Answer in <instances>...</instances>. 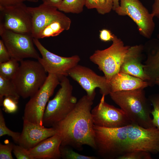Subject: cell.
<instances>
[{
	"instance_id": "19",
	"label": "cell",
	"mask_w": 159,
	"mask_h": 159,
	"mask_svg": "<svg viewBox=\"0 0 159 159\" xmlns=\"http://www.w3.org/2000/svg\"><path fill=\"white\" fill-rule=\"evenodd\" d=\"M71 19L67 16L54 20L46 26L39 33L36 38L38 39L58 36L70 28Z\"/></svg>"
},
{
	"instance_id": "37",
	"label": "cell",
	"mask_w": 159,
	"mask_h": 159,
	"mask_svg": "<svg viewBox=\"0 0 159 159\" xmlns=\"http://www.w3.org/2000/svg\"><path fill=\"white\" fill-rule=\"evenodd\" d=\"M119 1L120 0H113V7L112 10H113L115 11L116 8L120 6Z\"/></svg>"
},
{
	"instance_id": "36",
	"label": "cell",
	"mask_w": 159,
	"mask_h": 159,
	"mask_svg": "<svg viewBox=\"0 0 159 159\" xmlns=\"http://www.w3.org/2000/svg\"><path fill=\"white\" fill-rule=\"evenodd\" d=\"M43 3L56 7H58L63 0H42Z\"/></svg>"
},
{
	"instance_id": "15",
	"label": "cell",
	"mask_w": 159,
	"mask_h": 159,
	"mask_svg": "<svg viewBox=\"0 0 159 159\" xmlns=\"http://www.w3.org/2000/svg\"><path fill=\"white\" fill-rule=\"evenodd\" d=\"M32 19L31 35L36 38L39 32L47 25L66 15L55 7L42 3L38 6L28 7Z\"/></svg>"
},
{
	"instance_id": "38",
	"label": "cell",
	"mask_w": 159,
	"mask_h": 159,
	"mask_svg": "<svg viewBox=\"0 0 159 159\" xmlns=\"http://www.w3.org/2000/svg\"><path fill=\"white\" fill-rule=\"evenodd\" d=\"M155 84L159 86V77L156 79L155 82Z\"/></svg>"
},
{
	"instance_id": "11",
	"label": "cell",
	"mask_w": 159,
	"mask_h": 159,
	"mask_svg": "<svg viewBox=\"0 0 159 159\" xmlns=\"http://www.w3.org/2000/svg\"><path fill=\"white\" fill-rule=\"evenodd\" d=\"M33 41L42 56L37 60L47 72L57 75L60 79L68 76L69 71L80 61V58L78 55L69 57H61L47 49L38 39L33 38Z\"/></svg>"
},
{
	"instance_id": "23",
	"label": "cell",
	"mask_w": 159,
	"mask_h": 159,
	"mask_svg": "<svg viewBox=\"0 0 159 159\" xmlns=\"http://www.w3.org/2000/svg\"><path fill=\"white\" fill-rule=\"evenodd\" d=\"M85 6L89 9H95L99 14L104 15L112 10L113 0H86Z\"/></svg>"
},
{
	"instance_id": "5",
	"label": "cell",
	"mask_w": 159,
	"mask_h": 159,
	"mask_svg": "<svg viewBox=\"0 0 159 159\" xmlns=\"http://www.w3.org/2000/svg\"><path fill=\"white\" fill-rule=\"evenodd\" d=\"M60 88L54 97L49 100L43 117V124L52 127L65 118L73 110L77 102L72 95L73 87L67 77L60 79Z\"/></svg>"
},
{
	"instance_id": "30",
	"label": "cell",
	"mask_w": 159,
	"mask_h": 159,
	"mask_svg": "<svg viewBox=\"0 0 159 159\" xmlns=\"http://www.w3.org/2000/svg\"><path fill=\"white\" fill-rule=\"evenodd\" d=\"M13 152L17 159H33L28 150L19 145H14Z\"/></svg>"
},
{
	"instance_id": "18",
	"label": "cell",
	"mask_w": 159,
	"mask_h": 159,
	"mask_svg": "<svg viewBox=\"0 0 159 159\" xmlns=\"http://www.w3.org/2000/svg\"><path fill=\"white\" fill-rule=\"evenodd\" d=\"M109 83L111 92L144 89L149 86L147 81L120 72L112 77Z\"/></svg>"
},
{
	"instance_id": "25",
	"label": "cell",
	"mask_w": 159,
	"mask_h": 159,
	"mask_svg": "<svg viewBox=\"0 0 159 159\" xmlns=\"http://www.w3.org/2000/svg\"><path fill=\"white\" fill-rule=\"evenodd\" d=\"M69 146L61 145L60 151L61 158L65 159H96L94 156H88L80 154L69 147Z\"/></svg>"
},
{
	"instance_id": "29",
	"label": "cell",
	"mask_w": 159,
	"mask_h": 159,
	"mask_svg": "<svg viewBox=\"0 0 159 159\" xmlns=\"http://www.w3.org/2000/svg\"><path fill=\"white\" fill-rule=\"evenodd\" d=\"M151 154L145 151H136L124 155L118 159H151Z\"/></svg>"
},
{
	"instance_id": "32",
	"label": "cell",
	"mask_w": 159,
	"mask_h": 159,
	"mask_svg": "<svg viewBox=\"0 0 159 159\" xmlns=\"http://www.w3.org/2000/svg\"><path fill=\"white\" fill-rule=\"evenodd\" d=\"M11 57L2 40L0 39V63L9 60Z\"/></svg>"
},
{
	"instance_id": "8",
	"label": "cell",
	"mask_w": 159,
	"mask_h": 159,
	"mask_svg": "<svg viewBox=\"0 0 159 159\" xmlns=\"http://www.w3.org/2000/svg\"><path fill=\"white\" fill-rule=\"evenodd\" d=\"M1 39L11 58L19 62L26 58L38 59L40 56L34 47L31 34L20 33L0 27Z\"/></svg>"
},
{
	"instance_id": "39",
	"label": "cell",
	"mask_w": 159,
	"mask_h": 159,
	"mask_svg": "<svg viewBox=\"0 0 159 159\" xmlns=\"http://www.w3.org/2000/svg\"></svg>"
},
{
	"instance_id": "12",
	"label": "cell",
	"mask_w": 159,
	"mask_h": 159,
	"mask_svg": "<svg viewBox=\"0 0 159 159\" xmlns=\"http://www.w3.org/2000/svg\"><path fill=\"white\" fill-rule=\"evenodd\" d=\"M68 76L77 82L91 98L94 99L97 88H99L102 95L105 96L111 92L110 83L105 77L97 74L88 67L78 64L69 71Z\"/></svg>"
},
{
	"instance_id": "2",
	"label": "cell",
	"mask_w": 159,
	"mask_h": 159,
	"mask_svg": "<svg viewBox=\"0 0 159 159\" xmlns=\"http://www.w3.org/2000/svg\"><path fill=\"white\" fill-rule=\"evenodd\" d=\"M94 99L87 95L78 101L72 111L52 127L62 137L61 145L81 150L84 145L96 149L91 111Z\"/></svg>"
},
{
	"instance_id": "13",
	"label": "cell",
	"mask_w": 159,
	"mask_h": 159,
	"mask_svg": "<svg viewBox=\"0 0 159 159\" xmlns=\"http://www.w3.org/2000/svg\"><path fill=\"white\" fill-rule=\"evenodd\" d=\"M102 95L99 104L91 110L93 124L97 126L116 128L133 123L120 108L110 105Z\"/></svg>"
},
{
	"instance_id": "22",
	"label": "cell",
	"mask_w": 159,
	"mask_h": 159,
	"mask_svg": "<svg viewBox=\"0 0 159 159\" xmlns=\"http://www.w3.org/2000/svg\"><path fill=\"white\" fill-rule=\"evenodd\" d=\"M11 96L19 99L20 96L11 80L0 76V105L1 106L4 97Z\"/></svg>"
},
{
	"instance_id": "28",
	"label": "cell",
	"mask_w": 159,
	"mask_h": 159,
	"mask_svg": "<svg viewBox=\"0 0 159 159\" xmlns=\"http://www.w3.org/2000/svg\"><path fill=\"white\" fill-rule=\"evenodd\" d=\"M19 99L11 96L4 97L1 105L3 110L8 113H15L18 109Z\"/></svg>"
},
{
	"instance_id": "10",
	"label": "cell",
	"mask_w": 159,
	"mask_h": 159,
	"mask_svg": "<svg viewBox=\"0 0 159 159\" xmlns=\"http://www.w3.org/2000/svg\"><path fill=\"white\" fill-rule=\"evenodd\" d=\"M32 27L31 16L24 3L0 6V27L31 34Z\"/></svg>"
},
{
	"instance_id": "21",
	"label": "cell",
	"mask_w": 159,
	"mask_h": 159,
	"mask_svg": "<svg viewBox=\"0 0 159 159\" xmlns=\"http://www.w3.org/2000/svg\"><path fill=\"white\" fill-rule=\"evenodd\" d=\"M86 0H63L57 8L66 13L79 14L83 11Z\"/></svg>"
},
{
	"instance_id": "24",
	"label": "cell",
	"mask_w": 159,
	"mask_h": 159,
	"mask_svg": "<svg viewBox=\"0 0 159 159\" xmlns=\"http://www.w3.org/2000/svg\"><path fill=\"white\" fill-rule=\"evenodd\" d=\"M19 66V62L11 58L9 61L0 63V76L11 80L16 73Z\"/></svg>"
},
{
	"instance_id": "27",
	"label": "cell",
	"mask_w": 159,
	"mask_h": 159,
	"mask_svg": "<svg viewBox=\"0 0 159 159\" xmlns=\"http://www.w3.org/2000/svg\"><path fill=\"white\" fill-rule=\"evenodd\" d=\"M149 100L153 107L151 112L153 116L152 123L155 127L159 129V94L151 95Z\"/></svg>"
},
{
	"instance_id": "34",
	"label": "cell",
	"mask_w": 159,
	"mask_h": 159,
	"mask_svg": "<svg viewBox=\"0 0 159 159\" xmlns=\"http://www.w3.org/2000/svg\"><path fill=\"white\" fill-rule=\"evenodd\" d=\"M114 35L110 30L103 29L100 31L99 38L103 42H108L112 40Z\"/></svg>"
},
{
	"instance_id": "6",
	"label": "cell",
	"mask_w": 159,
	"mask_h": 159,
	"mask_svg": "<svg viewBox=\"0 0 159 159\" xmlns=\"http://www.w3.org/2000/svg\"><path fill=\"white\" fill-rule=\"evenodd\" d=\"M112 43L108 48L97 50L90 57L104 73L108 82L120 71L125 56L130 46L125 45L123 41L114 34Z\"/></svg>"
},
{
	"instance_id": "31",
	"label": "cell",
	"mask_w": 159,
	"mask_h": 159,
	"mask_svg": "<svg viewBox=\"0 0 159 159\" xmlns=\"http://www.w3.org/2000/svg\"><path fill=\"white\" fill-rule=\"evenodd\" d=\"M14 144L11 143L6 145L0 144V159H13L12 155Z\"/></svg>"
},
{
	"instance_id": "1",
	"label": "cell",
	"mask_w": 159,
	"mask_h": 159,
	"mask_svg": "<svg viewBox=\"0 0 159 159\" xmlns=\"http://www.w3.org/2000/svg\"><path fill=\"white\" fill-rule=\"evenodd\" d=\"M96 150L105 159H117L128 153L144 151L159 153V129L132 123L121 127L106 128L94 125Z\"/></svg>"
},
{
	"instance_id": "14",
	"label": "cell",
	"mask_w": 159,
	"mask_h": 159,
	"mask_svg": "<svg viewBox=\"0 0 159 159\" xmlns=\"http://www.w3.org/2000/svg\"><path fill=\"white\" fill-rule=\"evenodd\" d=\"M57 134V130L53 127H45L44 125L23 120L18 144L29 150L42 141Z\"/></svg>"
},
{
	"instance_id": "16",
	"label": "cell",
	"mask_w": 159,
	"mask_h": 159,
	"mask_svg": "<svg viewBox=\"0 0 159 159\" xmlns=\"http://www.w3.org/2000/svg\"><path fill=\"white\" fill-rule=\"evenodd\" d=\"M143 46L141 45L130 46L121 66L120 71L147 82L149 78L145 73V65L141 62Z\"/></svg>"
},
{
	"instance_id": "20",
	"label": "cell",
	"mask_w": 159,
	"mask_h": 159,
	"mask_svg": "<svg viewBox=\"0 0 159 159\" xmlns=\"http://www.w3.org/2000/svg\"><path fill=\"white\" fill-rule=\"evenodd\" d=\"M144 70L150 79L149 86H154L156 79L159 77V48L153 50L148 55Z\"/></svg>"
},
{
	"instance_id": "26",
	"label": "cell",
	"mask_w": 159,
	"mask_h": 159,
	"mask_svg": "<svg viewBox=\"0 0 159 159\" xmlns=\"http://www.w3.org/2000/svg\"><path fill=\"white\" fill-rule=\"evenodd\" d=\"M7 135L11 137L14 141L18 144L21 133L13 131L6 126L1 109H0V137Z\"/></svg>"
},
{
	"instance_id": "3",
	"label": "cell",
	"mask_w": 159,
	"mask_h": 159,
	"mask_svg": "<svg viewBox=\"0 0 159 159\" xmlns=\"http://www.w3.org/2000/svg\"><path fill=\"white\" fill-rule=\"evenodd\" d=\"M109 95L133 123L146 128L155 127L150 116L151 106L143 89L117 91Z\"/></svg>"
},
{
	"instance_id": "33",
	"label": "cell",
	"mask_w": 159,
	"mask_h": 159,
	"mask_svg": "<svg viewBox=\"0 0 159 159\" xmlns=\"http://www.w3.org/2000/svg\"><path fill=\"white\" fill-rule=\"evenodd\" d=\"M25 1L36 3L38 0H0V6H6L14 5Z\"/></svg>"
},
{
	"instance_id": "7",
	"label": "cell",
	"mask_w": 159,
	"mask_h": 159,
	"mask_svg": "<svg viewBox=\"0 0 159 159\" xmlns=\"http://www.w3.org/2000/svg\"><path fill=\"white\" fill-rule=\"evenodd\" d=\"M59 77L48 74L43 85L31 98L25 105L23 119L40 125H44L43 117L50 97L60 84Z\"/></svg>"
},
{
	"instance_id": "9",
	"label": "cell",
	"mask_w": 159,
	"mask_h": 159,
	"mask_svg": "<svg viewBox=\"0 0 159 159\" xmlns=\"http://www.w3.org/2000/svg\"><path fill=\"white\" fill-rule=\"evenodd\" d=\"M120 6L115 11L120 16H127L135 23L140 34L150 38L153 32L155 24L153 14L139 0H120Z\"/></svg>"
},
{
	"instance_id": "35",
	"label": "cell",
	"mask_w": 159,
	"mask_h": 159,
	"mask_svg": "<svg viewBox=\"0 0 159 159\" xmlns=\"http://www.w3.org/2000/svg\"><path fill=\"white\" fill-rule=\"evenodd\" d=\"M154 17L159 19V0H154L152 6L151 13Z\"/></svg>"
},
{
	"instance_id": "17",
	"label": "cell",
	"mask_w": 159,
	"mask_h": 159,
	"mask_svg": "<svg viewBox=\"0 0 159 159\" xmlns=\"http://www.w3.org/2000/svg\"><path fill=\"white\" fill-rule=\"evenodd\" d=\"M62 138L59 134L42 141L28 150L33 159H57L61 158Z\"/></svg>"
},
{
	"instance_id": "4",
	"label": "cell",
	"mask_w": 159,
	"mask_h": 159,
	"mask_svg": "<svg viewBox=\"0 0 159 159\" xmlns=\"http://www.w3.org/2000/svg\"><path fill=\"white\" fill-rule=\"evenodd\" d=\"M11 80L20 97L25 99L34 95L44 83L47 73L38 61L23 60Z\"/></svg>"
}]
</instances>
